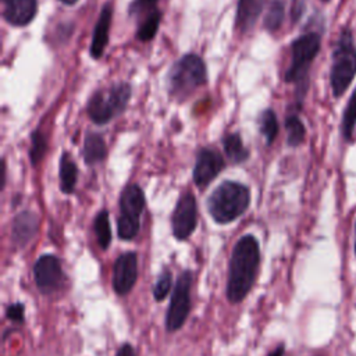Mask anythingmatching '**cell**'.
Returning a JSON list of instances; mask_svg holds the SVG:
<instances>
[{"label":"cell","mask_w":356,"mask_h":356,"mask_svg":"<svg viewBox=\"0 0 356 356\" xmlns=\"http://www.w3.org/2000/svg\"><path fill=\"white\" fill-rule=\"evenodd\" d=\"M39 220L32 211L19 213L11 225V239L15 246L24 248L36 234Z\"/></svg>","instance_id":"cell-14"},{"label":"cell","mask_w":356,"mask_h":356,"mask_svg":"<svg viewBox=\"0 0 356 356\" xmlns=\"http://www.w3.org/2000/svg\"><path fill=\"white\" fill-rule=\"evenodd\" d=\"M284 353H285V346H284V343H280L274 350H271L267 356H284Z\"/></svg>","instance_id":"cell-32"},{"label":"cell","mask_w":356,"mask_h":356,"mask_svg":"<svg viewBox=\"0 0 356 356\" xmlns=\"http://www.w3.org/2000/svg\"><path fill=\"white\" fill-rule=\"evenodd\" d=\"M321 47V36L317 32H306L296 38L291 44V65L285 72V82L296 85L299 104L309 88V71L313 60Z\"/></svg>","instance_id":"cell-2"},{"label":"cell","mask_w":356,"mask_h":356,"mask_svg":"<svg viewBox=\"0 0 356 356\" xmlns=\"http://www.w3.org/2000/svg\"><path fill=\"white\" fill-rule=\"evenodd\" d=\"M192 271L184 270L171 293L170 306L165 314V330L168 332H174L179 330L186 321L191 310V288H192Z\"/></svg>","instance_id":"cell-8"},{"label":"cell","mask_w":356,"mask_h":356,"mask_svg":"<svg viewBox=\"0 0 356 356\" xmlns=\"http://www.w3.org/2000/svg\"><path fill=\"white\" fill-rule=\"evenodd\" d=\"M266 0H239L236 10L235 26L239 32L245 33L253 28L259 15L264 8Z\"/></svg>","instance_id":"cell-16"},{"label":"cell","mask_w":356,"mask_h":356,"mask_svg":"<svg viewBox=\"0 0 356 356\" xmlns=\"http://www.w3.org/2000/svg\"><path fill=\"white\" fill-rule=\"evenodd\" d=\"M4 18L7 22L15 26H24L29 24L38 10L36 0H3Z\"/></svg>","instance_id":"cell-13"},{"label":"cell","mask_w":356,"mask_h":356,"mask_svg":"<svg viewBox=\"0 0 356 356\" xmlns=\"http://www.w3.org/2000/svg\"><path fill=\"white\" fill-rule=\"evenodd\" d=\"M6 317L13 323H24L25 321V306L19 302L8 305L6 309Z\"/></svg>","instance_id":"cell-29"},{"label":"cell","mask_w":356,"mask_h":356,"mask_svg":"<svg viewBox=\"0 0 356 356\" xmlns=\"http://www.w3.org/2000/svg\"><path fill=\"white\" fill-rule=\"evenodd\" d=\"M197 222V211H196V199L191 192L184 193L175 204L171 227L172 234L178 241H185L192 235Z\"/></svg>","instance_id":"cell-10"},{"label":"cell","mask_w":356,"mask_h":356,"mask_svg":"<svg viewBox=\"0 0 356 356\" xmlns=\"http://www.w3.org/2000/svg\"><path fill=\"white\" fill-rule=\"evenodd\" d=\"M131 97L128 83H115L97 90L88 103V114L95 124H106L121 114Z\"/></svg>","instance_id":"cell-6"},{"label":"cell","mask_w":356,"mask_h":356,"mask_svg":"<svg viewBox=\"0 0 356 356\" xmlns=\"http://www.w3.org/2000/svg\"><path fill=\"white\" fill-rule=\"evenodd\" d=\"M356 76V44L353 32L343 26L338 35L332 50V64L330 70V83L335 99L341 97Z\"/></svg>","instance_id":"cell-3"},{"label":"cell","mask_w":356,"mask_h":356,"mask_svg":"<svg viewBox=\"0 0 356 356\" xmlns=\"http://www.w3.org/2000/svg\"><path fill=\"white\" fill-rule=\"evenodd\" d=\"M138 278V256L135 252L120 254L113 266V288L118 295H127Z\"/></svg>","instance_id":"cell-11"},{"label":"cell","mask_w":356,"mask_h":356,"mask_svg":"<svg viewBox=\"0 0 356 356\" xmlns=\"http://www.w3.org/2000/svg\"><path fill=\"white\" fill-rule=\"evenodd\" d=\"M224 168V160L214 149H202L193 168V181L199 188H206Z\"/></svg>","instance_id":"cell-12"},{"label":"cell","mask_w":356,"mask_h":356,"mask_svg":"<svg viewBox=\"0 0 356 356\" xmlns=\"http://www.w3.org/2000/svg\"><path fill=\"white\" fill-rule=\"evenodd\" d=\"M250 202L249 188L232 181L218 185L207 200V209L218 224H228L242 216Z\"/></svg>","instance_id":"cell-4"},{"label":"cell","mask_w":356,"mask_h":356,"mask_svg":"<svg viewBox=\"0 0 356 356\" xmlns=\"http://www.w3.org/2000/svg\"><path fill=\"white\" fill-rule=\"evenodd\" d=\"M259 127L267 145H271L278 134V121L275 113L273 110H264L259 118Z\"/></svg>","instance_id":"cell-23"},{"label":"cell","mask_w":356,"mask_h":356,"mask_svg":"<svg viewBox=\"0 0 356 356\" xmlns=\"http://www.w3.org/2000/svg\"><path fill=\"white\" fill-rule=\"evenodd\" d=\"M61 3H64V4H68V6H71V4H74V3H76V0H60Z\"/></svg>","instance_id":"cell-33"},{"label":"cell","mask_w":356,"mask_h":356,"mask_svg":"<svg viewBox=\"0 0 356 356\" xmlns=\"http://www.w3.org/2000/svg\"><path fill=\"white\" fill-rule=\"evenodd\" d=\"M222 145H224V150H225L227 157L235 164H239V163L245 161L249 157V152L243 146L239 134L227 135L222 140Z\"/></svg>","instance_id":"cell-20"},{"label":"cell","mask_w":356,"mask_h":356,"mask_svg":"<svg viewBox=\"0 0 356 356\" xmlns=\"http://www.w3.org/2000/svg\"><path fill=\"white\" fill-rule=\"evenodd\" d=\"M93 229H95V235L100 249L106 250L111 242V229H110L107 210H102L97 213L93 222Z\"/></svg>","instance_id":"cell-22"},{"label":"cell","mask_w":356,"mask_h":356,"mask_svg":"<svg viewBox=\"0 0 356 356\" xmlns=\"http://www.w3.org/2000/svg\"><path fill=\"white\" fill-rule=\"evenodd\" d=\"M204 82L206 67L203 60L196 54H186L177 60L167 76L168 92L177 100L186 99Z\"/></svg>","instance_id":"cell-5"},{"label":"cell","mask_w":356,"mask_h":356,"mask_svg":"<svg viewBox=\"0 0 356 356\" xmlns=\"http://www.w3.org/2000/svg\"><path fill=\"white\" fill-rule=\"evenodd\" d=\"M284 14H285V0H273L270 3L268 11L264 19L266 29L277 31L284 21Z\"/></svg>","instance_id":"cell-24"},{"label":"cell","mask_w":356,"mask_h":356,"mask_svg":"<svg viewBox=\"0 0 356 356\" xmlns=\"http://www.w3.org/2000/svg\"><path fill=\"white\" fill-rule=\"evenodd\" d=\"M107 147L99 134H88L83 145V159L86 164H96L106 157Z\"/></svg>","instance_id":"cell-17"},{"label":"cell","mask_w":356,"mask_h":356,"mask_svg":"<svg viewBox=\"0 0 356 356\" xmlns=\"http://www.w3.org/2000/svg\"><path fill=\"white\" fill-rule=\"evenodd\" d=\"M260 264V248L253 235H243L234 246L229 266L227 298L231 303L242 302L253 288Z\"/></svg>","instance_id":"cell-1"},{"label":"cell","mask_w":356,"mask_h":356,"mask_svg":"<svg viewBox=\"0 0 356 356\" xmlns=\"http://www.w3.org/2000/svg\"><path fill=\"white\" fill-rule=\"evenodd\" d=\"M157 1L159 0H134L129 6V14L142 15L146 13V15H149L157 10Z\"/></svg>","instance_id":"cell-28"},{"label":"cell","mask_w":356,"mask_h":356,"mask_svg":"<svg viewBox=\"0 0 356 356\" xmlns=\"http://www.w3.org/2000/svg\"><path fill=\"white\" fill-rule=\"evenodd\" d=\"M323 3H328V1H331V0H321Z\"/></svg>","instance_id":"cell-35"},{"label":"cell","mask_w":356,"mask_h":356,"mask_svg":"<svg viewBox=\"0 0 356 356\" xmlns=\"http://www.w3.org/2000/svg\"><path fill=\"white\" fill-rule=\"evenodd\" d=\"M355 128H356V88L350 93L348 99L346 107L342 114L341 120V135L345 142L352 143L355 138Z\"/></svg>","instance_id":"cell-18"},{"label":"cell","mask_w":356,"mask_h":356,"mask_svg":"<svg viewBox=\"0 0 356 356\" xmlns=\"http://www.w3.org/2000/svg\"><path fill=\"white\" fill-rule=\"evenodd\" d=\"M145 195L142 189L132 184L125 186L120 196V217L117 221L118 236L124 241L134 239L140 228V214L145 209Z\"/></svg>","instance_id":"cell-7"},{"label":"cell","mask_w":356,"mask_h":356,"mask_svg":"<svg viewBox=\"0 0 356 356\" xmlns=\"http://www.w3.org/2000/svg\"><path fill=\"white\" fill-rule=\"evenodd\" d=\"M285 128H286V142L289 146L296 147L303 143L306 136V128L298 115L295 114L288 115L285 120Z\"/></svg>","instance_id":"cell-21"},{"label":"cell","mask_w":356,"mask_h":356,"mask_svg":"<svg viewBox=\"0 0 356 356\" xmlns=\"http://www.w3.org/2000/svg\"><path fill=\"white\" fill-rule=\"evenodd\" d=\"M111 15H113V7L110 4H106L100 11L99 19L93 31V39L90 44V54L93 58H100L104 53L106 44L108 42V28L111 22Z\"/></svg>","instance_id":"cell-15"},{"label":"cell","mask_w":356,"mask_h":356,"mask_svg":"<svg viewBox=\"0 0 356 356\" xmlns=\"http://www.w3.org/2000/svg\"><path fill=\"white\" fill-rule=\"evenodd\" d=\"M355 231H356V225H355ZM355 254H356V239H355Z\"/></svg>","instance_id":"cell-34"},{"label":"cell","mask_w":356,"mask_h":356,"mask_svg":"<svg viewBox=\"0 0 356 356\" xmlns=\"http://www.w3.org/2000/svg\"><path fill=\"white\" fill-rule=\"evenodd\" d=\"M115 356H136V353H135V349L132 348L131 343H122L118 348Z\"/></svg>","instance_id":"cell-31"},{"label":"cell","mask_w":356,"mask_h":356,"mask_svg":"<svg viewBox=\"0 0 356 356\" xmlns=\"http://www.w3.org/2000/svg\"><path fill=\"white\" fill-rule=\"evenodd\" d=\"M305 10V1L303 0H293V6H292V18L293 21H298Z\"/></svg>","instance_id":"cell-30"},{"label":"cell","mask_w":356,"mask_h":356,"mask_svg":"<svg viewBox=\"0 0 356 356\" xmlns=\"http://www.w3.org/2000/svg\"><path fill=\"white\" fill-rule=\"evenodd\" d=\"M172 288V274L170 268H163L153 285V298L157 302H163Z\"/></svg>","instance_id":"cell-26"},{"label":"cell","mask_w":356,"mask_h":356,"mask_svg":"<svg viewBox=\"0 0 356 356\" xmlns=\"http://www.w3.org/2000/svg\"><path fill=\"white\" fill-rule=\"evenodd\" d=\"M46 149H47V142H46L44 135L40 131H35L32 134V146H31V152H29L31 161L33 165H38L40 163V160L43 159V156L46 153Z\"/></svg>","instance_id":"cell-27"},{"label":"cell","mask_w":356,"mask_h":356,"mask_svg":"<svg viewBox=\"0 0 356 356\" xmlns=\"http://www.w3.org/2000/svg\"><path fill=\"white\" fill-rule=\"evenodd\" d=\"M160 18H161V13L159 10L150 13L149 15H145L142 24L139 25V29H138V38L143 42H147L150 40L157 29H159V25H160Z\"/></svg>","instance_id":"cell-25"},{"label":"cell","mask_w":356,"mask_h":356,"mask_svg":"<svg viewBox=\"0 0 356 356\" xmlns=\"http://www.w3.org/2000/svg\"><path fill=\"white\" fill-rule=\"evenodd\" d=\"M33 278L38 289L44 295H51L64 284L61 261L54 254H42L33 264Z\"/></svg>","instance_id":"cell-9"},{"label":"cell","mask_w":356,"mask_h":356,"mask_svg":"<svg viewBox=\"0 0 356 356\" xmlns=\"http://www.w3.org/2000/svg\"><path fill=\"white\" fill-rule=\"evenodd\" d=\"M76 165L70 157L64 153L60 161V188L64 193H72L76 184Z\"/></svg>","instance_id":"cell-19"}]
</instances>
